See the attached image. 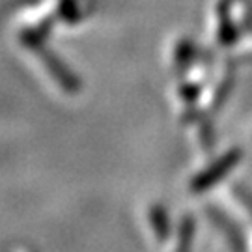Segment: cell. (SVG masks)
<instances>
[{
  "label": "cell",
  "instance_id": "1",
  "mask_svg": "<svg viewBox=\"0 0 252 252\" xmlns=\"http://www.w3.org/2000/svg\"><path fill=\"white\" fill-rule=\"evenodd\" d=\"M23 45L28 47L32 53H36V56L41 60V63L47 67V71L51 73L54 81L62 86V90H65L67 94H77L81 92V81L71 73V69L62 62L58 60V56L49 51L43 43H41V37L37 32H27L23 34Z\"/></svg>",
  "mask_w": 252,
  "mask_h": 252
},
{
  "label": "cell",
  "instance_id": "2",
  "mask_svg": "<svg viewBox=\"0 0 252 252\" xmlns=\"http://www.w3.org/2000/svg\"><path fill=\"white\" fill-rule=\"evenodd\" d=\"M241 159H243V152L239 148L226 152L224 155H220L213 164L204 168L194 180L190 181V190L192 192H204V190L211 189L213 185H217L224 178L226 174H230L234 170L235 166L241 162Z\"/></svg>",
  "mask_w": 252,
  "mask_h": 252
},
{
  "label": "cell",
  "instance_id": "3",
  "mask_svg": "<svg viewBox=\"0 0 252 252\" xmlns=\"http://www.w3.org/2000/svg\"><path fill=\"white\" fill-rule=\"evenodd\" d=\"M219 43L220 45H234L239 37V28L234 19V0H222L219 4Z\"/></svg>",
  "mask_w": 252,
  "mask_h": 252
},
{
  "label": "cell",
  "instance_id": "4",
  "mask_svg": "<svg viewBox=\"0 0 252 252\" xmlns=\"http://www.w3.org/2000/svg\"><path fill=\"white\" fill-rule=\"evenodd\" d=\"M150 224L153 228V234L157 235V241L159 243H164L170 235V219H168V213L166 209L159 204L150 207Z\"/></svg>",
  "mask_w": 252,
  "mask_h": 252
},
{
  "label": "cell",
  "instance_id": "5",
  "mask_svg": "<svg viewBox=\"0 0 252 252\" xmlns=\"http://www.w3.org/2000/svg\"><path fill=\"white\" fill-rule=\"evenodd\" d=\"M58 15L65 23H77L82 19V9L79 6V0H60L58 2Z\"/></svg>",
  "mask_w": 252,
  "mask_h": 252
},
{
  "label": "cell",
  "instance_id": "6",
  "mask_svg": "<svg viewBox=\"0 0 252 252\" xmlns=\"http://www.w3.org/2000/svg\"><path fill=\"white\" fill-rule=\"evenodd\" d=\"M192 54H194V49H192V43L189 39H183L180 41V45L176 47V54H174V62L178 65V69H187L189 63L192 62Z\"/></svg>",
  "mask_w": 252,
  "mask_h": 252
},
{
  "label": "cell",
  "instance_id": "7",
  "mask_svg": "<svg viewBox=\"0 0 252 252\" xmlns=\"http://www.w3.org/2000/svg\"><path fill=\"white\" fill-rule=\"evenodd\" d=\"M194 235V220L192 217H183L180 226V237H178V249H189Z\"/></svg>",
  "mask_w": 252,
  "mask_h": 252
}]
</instances>
